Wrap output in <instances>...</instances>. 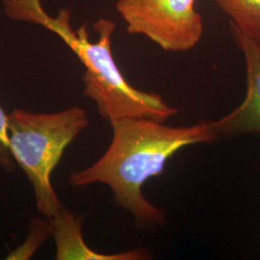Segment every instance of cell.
<instances>
[{
  "mask_svg": "<svg viewBox=\"0 0 260 260\" xmlns=\"http://www.w3.org/2000/svg\"><path fill=\"white\" fill-rule=\"evenodd\" d=\"M89 125L87 113L72 107L52 114L15 109L8 118L12 156L33 186L38 210L51 219L63 207L51 175L67 147Z\"/></svg>",
  "mask_w": 260,
  "mask_h": 260,
  "instance_id": "3",
  "label": "cell"
},
{
  "mask_svg": "<svg viewBox=\"0 0 260 260\" xmlns=\"http://www.w3.org/2000/svg\"><path fill=\"white\" fill-rule=\"evenodd\" d=\"M231 24L260 42V0H214Z\"/></svg>",
  "mask_w": 260,
  "mask_h": 260,
  "instance_id": "7",
  "label": "cell"
},
{
  "mask_svg": "<svg viewBox=\"0 0 260 260\" xmlns=\"http://www.w3.org/2000/svg\"><path fill=\"white\" fill-rule=\"evenodd\" d=\"M81 217L77 218L65 208H61L50 219L51 234L56 243V259L145 260L150 256L149 250L138 248L132 251L105 254L94 251L84 241Z\"/></svg>",
  "mask_w": 260,
  "mask_h": 260,
  "instance_id": "6",
  "label": "cell"
},
{
  "mask_svg": "<svg viewBox=\"0 0 260 260\" xmlns=\"http://www.w3.org/2000/svg\"><path fill=\"white\" fill-rule=\"evenodd\" d=\"M116 7L129 34L149 38L165 51L190 50L204 34L196 0H118Z\"/></svg>",
  "mask_w": 260,
  "mask_h": 260,
  "instance_id": "4",
  "label": "cell"
},
{
  "mask_svg": "<svg viewBox=\"0 0 260 260\" xmlns=\"http://www.w3.org/2000/svg\"><path fill=\"white\" fill-rule=\"evenodd\" d=\"M111 125L113 138L106 152L90 167L74 173L71 184H106L115 204L128 211L141 229L165 225V211L144 196V184L163 174L168 160L179 150L221 138L211 122L204 120L186 126H170L163 121L131 118Z\"/></svg>",
  "mask_w": 260,
  "mask_h": 260,
  "instance_id": "1",
  "label": "cell"
},
{
  "mask_svg": "<svg viewBox=\"0 0 260 260\" xmlns=\"http://www.w3.org/2000/svg\"><path fill=\"white\" fill-rule=\"evenodd\" d=\"M8 118L9 115L0 107V165L11 171L14 168V158L10 150Z\"/></svg>",
  "mask_w": 260,
  "mask_h": 260,
  "instance_id": "9",
  "label": "cell"
},
{
  "mask_svg": "<svg viewBox=\"0 0 260 260\" xmlns=\"http://www.w3.org/2000/svg\"><path fill=\"white\" fill-rule=\"evenodd\" d=\"M30 21L55 33L75 52L85 68L84 95L94 102L101 116L110 124L131 118L165 122L179 112L159 93L141 91L127 82L112 54L116 24L111 19H100L93 24L99 35L93 43L87 24L76 30L72 27L67 10H61L52 18L40 6L32 13Z\"/></svg>",
  "mask_w": 260,
  "mask_h": 260,
  "instance_id": "2",
  "label": "cell"
},
{
  "mask_svg": "<svg viewBox=\"0 0 260 260\" xmlns=\"http://www.w3.org/2000/svg\"><path fill=\"white\" fill-rule=\"evenodd\" d=\"M51 233V223L40 219H33L29 228L27 239L16 251L10 252L8 259H28Z\"/></svg>",
  "mask_w": 260,
  "mask_h": 260,
  "instance_id": "8",
  "label": "cell"
},
{
  "mask_svg": "<svg viewBox=\"0 0 260 260\" xmlns=\"http://www.w3.org/2000/svg\"><path fill=\"white\" fill-rule=\"evenodd\" d=\"M231 28L245 58L247 91L239 106L218 121H210L220 138L260 134V42L242 33L233 24Z\"/></svg>",
  "mask_w": 260,
  "mask_h": 260,
  "instance_id": "5",
  "label": "cell"
}]
</instances>
